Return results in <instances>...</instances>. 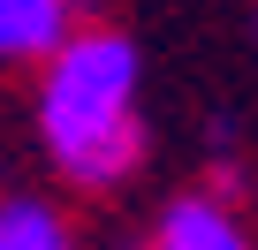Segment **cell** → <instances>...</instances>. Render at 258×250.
Masks as SVG:
<instances>
[{"label":"cell","mask_w":258,"mask_h":250,"mask_svg":"<svg viewBox=\"0 0 258 250\" xmlns=\"http://www.w3.org/2000/svg\"><path fill=\"white\" fill-rule=\"evenodd\" d=\"M137 53L114 31H69L46 53V84H38V129L61 159L69 182L84 190H114L137 167L145 137H137Z\"/></svg>","instance_id":"obj_1"},{"label":"cell","mask_w":258,"mask_h":250,"mask_svg":"<svg viewBox=\"0 0 258 250\" xmlns=\"http://www.w3.org/2000/svg\"><path fill=\"white\" fill-rule=\"evenodd\" d=\"M76 0H0V61H46L69 38Z\"/></svg>","instance_id":"obj_2"},{"label":"cell","mask_w":258,"mask_h":250,"mask_svg":"<svg viewBox=\"0 0 258 250\" xmlns=\"http://www.w3.org/2000/svg\"><path fill=\"white\" fill-rule=\"evenodd\" d=\"M152 250H250V235L235 227L228 205H213V197H182V205L160 212Z\"/></svg>","instance_id":"obj_3"},{"label":"cell","mask_w":258,"mask_h":250,"mask_svg":"<svg viewBox=\"0 0 258 250\" xmlns=\"http://www.w3.org/2000/svg\"><path fill=\"white\" fill-rule=\"evenodd\" d=\"M0 250H76V235L53 205L16 197V205H0Z\"/></svg>","instance_id":"obj_4"}]
</instances>
